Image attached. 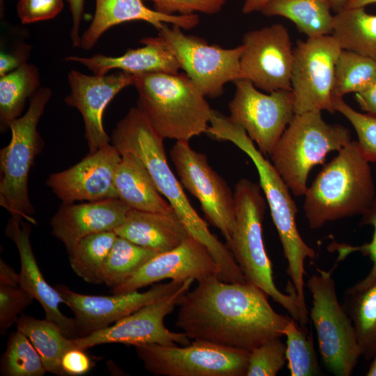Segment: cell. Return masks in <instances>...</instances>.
Here are the masks:
<instances>
[{"label":"cell","instance_id":"cell-17","mask_svg":"<svg viewBox=\"0 0 376 376\" xmlns=\"http://www.w3.org/2000/svg\"><path fill=\"white\" fill-rule=\"evenodd\" d=\"M185 281L156 283L143 292L134 290L109 296L78 293L63 284L56 285L55 288L72 311L80 337L110 326L146 305L172 295Z\"/></svg>","mask_w":376,"mask_h":376},{"label":"cell","instance_id":"cell-7","mask_svg":"<svg viewBox=\"0 0 376 376\" xmlns=\"http://www.w3.org/2000/svg\"><path fill=\"white\" fill-rule=\"evenodd\" d=\"M352 141L347 128L327 123L320 111H308L295 114L269 156L290 191L301 196L313 168L324 164L329 152H338Z\"/></svg>","mask_w":376,"mask_h":376},{"label":"cell","instance_id":"cell-16","mask_svg":"<svg viewBox=\"0 0 376 376\" xmlns=\"http://www.w3.org/2000/svg\"><path fill=\"white\" fill-rule=\"evenodd\" d=\"M240 66L244 79L262 91L291 90L294 53L288 29L274 24L242 37Z\"/></svg>","mask_w":376,"mask_h":376},{"label":"cell","instance_id":"cell-9","mask_svg":"<svg viewBox=\"0 0 376 376\" xmlns=\"http://www.w3.org/2000/svg\"><path fill=\"white\" fill-rule=\"evenodd\" d=\"M307 281L312 296L308 315L316 331L326 367L336 376H350L361 357L353 323L337 297L331 271L316 269Z\"/></svg>","mask_w":376,"mask_h":376},{"label":"cell","instance_id":"cell-34","mask_svg":"<svg viewBox=\"0 0 376 376\" xmlns=\"http://www.w3.org/2000/svg\"><path fill=\"white\" fill-rule=\"evenodd\" d=\"M376 81V61L342 49L336 63L333 97L358 93Z\"/></svg>","mask_w":376,"mask_h":376},{"label":"cell","instance_id":"cell-26","mask_svg":"<svg viewBox=\"0 0 376 376\" xmlns=\"http://www.w3.org/2000/svg\"><path fill=\"white\" fill-rule=\"evenodd\" d=\"M114 183L118 198L132 209L175 213L157 189L143 163L133 153L121 154V159L116 169Z\"/></svg>","mask_w":376,"mask_h":376},{"label":"cell","instance_id":"cell-45","mask_svg":"<svg viewBox=\"0 0 376 376\" xmlns=\"http://www.w3.org/2000/svg\"><path fill=\"white\" fill-rule=\"evenodd\" d=\"M68 2L72 19V26L70 36L72 46L77 48L80 47L81 35L79 29L84 15V0H68Z\"/></svg>","mask_w":376,"mask_h":376},{"label":"cell","instance_id":"cell-8","mask_svg":"<svg viewBox=\"0 0 376 376\" xmlns=\"http://www.w3.org/2000/svg\"><path fill=\"white\" fill-rule=\"evenodd\" d=\"M52 95L47 87H40L29 99L25 113L10 125L11 139L0 150V205L11 216L36 225L35 213L28 191V178L43 141L38 125Z\"/></svg>","mask_w":376,"mask_h":376},{"label":"cell","instance_id":"cell-10","mask_svg":"<svg viewBox=\"0 0 376 376\" xmlns=\"http://www.w3.org/2000/svg\"><path fill=\"white\" fill-rule=\"evenodd\" d=\"M135 346L145 369L160 376H246L249 352L210 342Z\"/></svg>","mask_w":376,"mask_h":376},{"label":"cell","instance_id":"cell-2","mask_svg":"<svg viewBox=\"0 0 376 376\" xmlns=\"http://www.w3.org/2000/svg\"><path fill=\"white\" fill-rule=\"evenodd\" d=\"M164 140L137 107L131 108L118 121L111 136V143L120 155L131 152L141 160L190 237L202 243L211 253L219 268L218 278L228 283L242 281L243 273L231 251L210 232L169 166Z\"/></svg>","mask_w":376,"mask_h":376},{"label":"cell","instance_id":"cell-19","mask_svg":"<svg viewBox=\"0 0 376 376\" xmlns=\"http://www.w3.org/2000/svg\"><path fill=\"white\" fill-rule=\"evenodd\" d=\"M134 81V75L123 71L103 75H88L75 70L68 73L70 91L64 102L82 116L88 153L111 143L103 125L104 111L111 100Z\"/></svg>","mask_w":376,"mask_h":376},{"label":"cell","instance_id":"cell-44","mask_svg":"<svg viewBox=\"0 0 376 376\" xmlns=\"http://www.w3.org/2000/svg\"><path fill=\"white\" fill-rule=\"evenodd\" d=\"M31 52V46L19 45L10 52L0 54V77L8 74L27 63Z\"/></svg>","mask_w":376,"mask_h":376},{"label":"cell","instance_id":"cell-39","mask_svg":"<svg viewBox=\"0 0 376 376\" xmlns=\"http://www.w3.org/2000/svg\"><path fill=\"white\" fill-rule=\"evenodd\" d=\"M361 225H370L374 228L372 240L369 243L360 246H352L344 244L334 243L330 249L338 253V261L343 260L348 255L360 252L363 256H368L372 262V267L366 277L348 288L347 292H354L363 290L376 281V198L370 207L362 214Z\"/></svg>","mask_w":376,"mask_h":376},{"label":"cell","instance_id":"cell-20","mask_svg":"<svg viewBox=\"0 0 376 376\" xmlns=\"http://www.w3.org/2000/svg\"><path fill=\"white\" fill-rule=\"evenodd\" d=\"M218 274V266L206 246L189 237L176 248L154 256L111 292H130L165 279L200 281Z\"/></svg>","mask_w":376,"mask_h":376},{"label":"cell","instance_id":"cell-48","mask_svg":"<svg viewBox=\"0 0 376 376\" xmlns=\"http://www.w3.org/2000/svg\"><path fill=\"white\" fill-rule=\"evenodd\" d=\"M272 0H245L242 6V13L250 14L260 11Z\"/></svg>","mask_w":376,"mask_h":376},{"label":"cell","instance_id":"cell-43","mask_svg":"<svg viewBox=\"0 0 376 376\" xmlns=\"http://www.w3.org/2000/svg\"><path fill=\"white\" fill-rule=\"evenodd\" d=\"M93 362L84 350L73 348L68 350L61 359L63 375L80 376L87 374L93 368Z\"/></svg>","mask_w":376,"mask_h":376},{"label":"cell","instance_id":"cell-35","mask_svg":"<svg viewBox=\"0 0 376 376\" xmlns=\"http://www.w3.org/2000/svg\"><path fill=\"white\" fill-rule=\"evenodd\" d=\"M286 336L285 355L290 376H313L320 367L314 349L312 334L300 328L292 318L283 330Z\"/></svg>","mask_w":376,"mask_h":376},{"label":"cell","instance_id":"cell-30","mask_svg":"<svg viewBox=\"0 0 376 376\" xmlns=\"http://www.w3.org/2000/svg\"><path fill=\"white\" fill-rule=\"evenodd\" d=\"M38 67L26 63L0 77V127L4 132L21 116L28 99L40 88Z\"/></svg>","mask_w":376,"mask_h":376},{"label":"cell","instance_id":"cell-22","mask_svg":"<svg viewBox=\"0 0 376 376\" xmlns=\"http://www.w3.org/2000/svg\"><path fill=\"white\" fill-rule=\"evenodd\" d=\"M131 209L118 198L62 203L51 219V232L68 253L86 236L114 230L125 221Z\"/></svg>","mask_w":376,"mask_h":376},{"label":"cell","instance_id":"cell-14","mask_svg":"<svg viewBox=\"0 0 376 376\" xmlns=\"http://www.w3.org/2000/svg\"><path fill=\"white\" fill-rule=\"evenodd\" d=\"M170 155L181 185L198 199L207 220L228 243L235 223L234 192L189 141H176Z\"/></svg>","mask_w":376,"mask_h":376},{"label":"cell","instance_id":"cell-49","mask_svg":"<svg viewBox=\"0 0 376 376\" xmlns=\"http://www.w3.org/2000/svg\"><path fill=\"white\" fill-rule=\"evenodd\" d=\"M372 3H376V0H347L344 8H365Z\"/></svg>","mask_w":376,"mask_h":376},{"label":"cell","instance_id":"cell-21","mask_svg":"<svg viewBox=\"0 0 376 376\" xmlns=\"http://www.w3.org/2000/svg\"><path fill=\"white\" fill-rule=\"evenodd\" d=\"M31 223L11 216L5 234L16 245L20 258L19 285L42 306L46 319L56 324L69 338L78 337L75 318L65 315L59 308L65 299L45 279L38 265L31 244Z\"/></svg>","mask_w":376,"mask_h":376},{"label":"cell","instance_id":"cell-37","mask_svg":"<svg viewBox=\"0 0 376 376\" xmlns=\"http://www.w3.org/2000/svg\"><path fill=\"white\" fill-rule=\"evenodd\" d=\"M335 111L340 113L351 123L357 137L359 149L369 162H376V116L362 113L348 105L343 97H333Z\"/></svg>","mask_w":376,"mask_h":376},{"label":"cell","instance_id":"cell-6","mask_svg":"<svg viewBox=\"0 0 376 376\" xmlns=\"http://www.w3.org/2000/svg\"><path fill=\"white\" fill-rule=\"evenodd\" d=\"M260 185L240 179L235 185V223L227 246L246 282L263 290L297 322L300 311L295 295L281 292L274 281L272 265L263 242V220L267 201Z\"/></svg>","mask_w":376,"mask_h":376},{"label":"cell","instance_id":"cell-29","mask_svg":"<svg viewBox=\"0 0 376 376\" xmlns=\"http://www.w3.org/2000/svg\"><path fill=\"white\" fill-rule=\"evenodd\" d=\"M17 330L26 336L42 358L47 372L63 375L61 359L68 350L76 347L72 338L47 319L39 320L22 314L17 322Z\"/></svg>","mask_w":376,"mask_h":376},{"label":"cell","instance_id":"cell-47","mask_svg":"<svg viewBox=\"0 0 376 376\" xmlns=\"http://www.w3.org/2000/svg\"><path fill=\"white\" fill-rule=\"evenodd\" d=\"M0 284L19 285V274H17L10 266L1 258L0 260Z\"/></svg>","mask_w":376,"mask_h":376},{"label":"cell","instance_id":"cell-25","mask_svg":"<svg viewBox=\"0 0 376 376\" xmlns=\"http://www.w3.org/2000/svg\"><path fill=\"white\" fill-rule=\"evenodd\" d=\"M114 231L118 236L159 253L176 248L190 237L175 213L134 209Z\"/></svg>","mask_w":376,"mask_h":376},{"label":"cell","instance_id":"cell-13","mask_svg":"<svg viewBox=\"0 0 376 376\" xmlns=\"http://www.w3.org/2000/svg\"><path fill=\"white\" fill-rule=\"evenodd\" d=\"M233 83L228 117L244 129L265 156L269 155L295 116L292 90L264 93L248 79Z\"/></svg>","mask_w":376,"mask_h":376},{"label":"cell","instance_id":"cell-51","mask_svg":"<svg viewBox=\"0 0 376 376\" xmlns=\"http://www.w3.org/2000/svg\"><path fill=\"white\" fill-rule=\"evenodd\" d=\"M372 363L370 365V367L366 372L367 376H376V354L372 359Z\"/></svg>","mask_w":376,"mask_h":376},{"label":"cell","instance_id":"cell-1","mask_svg":"<svg viewBox=\"0 0 376 376\" xmlns=\"http://www.w3.org/2000/svg\"><path fill=\"white\" fill-rule=\"evenodd\" d=\"M268 295L245 283H228L213 276L198 281L178 304L175 326L193 340L250 352L283 336L291 316L275 311Z\"/></svg>","mask_w":376,"mask_h":376},{"label":"cell","instance_id":"cell-5","mask_svg":"<svg viewBox=\"0 0 376 376\" xmlns=\"http://www.w3.org/2000/svg\"><path fill=\"white\" fill-rule=\"evenodd\" d=\"M137 107L164 139L189 141L205 133L212 109L185 73L134 75Z\"/></svg>","mask_w":376,"mask_h":376},{"label":"cell","instance_id":"cell-12","mask_svg":"<svg viewBox=\"0 0 376 376\" xmlns=\"http://www.w3.org/2000/svg\"><path fill=\"white\" fill-rule=\"evenodd\" d=\"M341 51L332 35L297 41L291 77L295 114L335 112L332 102L335 66Z\"/></svg>","mask_w":376,"mask_h":376},{"label":"cell","instance_id":"cell-23","mask_svg":"<svg viewBox=\"0 0 376 376\" xmlns=\"http://www.w3.org/2000/svg\"><path fill=\"white\" fill-rule=\"evenodd\" d=\"M143 0H95V10L89 26L81 35L80 47L93 48L100 37L110 28L124 22L143 21L157 30L165 24L189 30L198 25V15H167L148 8Z\"/></svg>","mask_w":376,"mask_h":376},{"label":"cell","instance_id":"cell-11","mask_svg":"<svg viewBox=\"0 0 376 376\" xmlns=\"http://www.w3.org/2000/svg\"><path fill=\"white\" fill-rule=\"evenodd\" d=\"M168 24L157 30L159 39L205 97L217 98L222 95L226 84L244 79L240 66L242 45L229 49L209 45L203 38L185 34L180 27Z\"/></svg>","mask_w":376,"mask_h":376},{"label":"cell","instance_id":"cell-15","mask_svg":"<svg viewBox=\"0 0 376 376\" xmlns=\"http://www.w3.org/2000/svg\"><path fill=\"white\" fill-rule=\"evenodd\" d=\"M194 281L187 279L172 295L146 305L110 326L87 336L72 338L76 347L86 350L107 343H122L134 347L152 343L163 345L189 344L190 339L183 332L169 330L164 326V320L178 306Z\"/></svg>","mask_w":376,"mask_h":376},{"label":"cell","instance_id":"cell-36","mask_svg":"<svg viewBox=\"0 0 376 376\" xmlns=\"http://www.w3.org/2000/svg\"><path fill=\"white\" fill-rule=\"evenodd\" d=\"M47 373L41 357L29 338L17 331L8 340L1 361V374L6 376H42Z\"/></svg>","mask_w":376,"mask_h":376},{"label":"cell","instance_id":"cell-33","mask_svg":"<svg viewBox=\"0 0 376 376\" xmlns=\"http://www.w3.org/2000/svg\"><path fill=\"white\" fill-rule=\"evenodd\" d=\"M158 253L118 235L103 267L102 283L111 289L120 285Z\"/></svg>","mask_w":376,"mask_h":376},{"label":"cell","instance_id":"cell-42","mask_svg":"<svg viewBox=\"0 0 376 376\" xmlns=\"http://www.w3.org/2000/svg\"><path fill=\"white\" fill-rule=\"evenodd\" d=\"M63 8V0H19L17 12L21 22L27 24L53 19Z\"/></svg>","mask_w":376,"mask_h":376},{"label":"cell","instance_id":"cell-50","mask_svg":"<svg viewBox=\"0 0 376 376\" xmlns=\"http://www.w3.org/2000/svg\"><path fill=\"white\" fill-rule=\"evenodd\" d=\"M347 0H329L331 8L336 12L343 10Z\"/></svg>","mask_w":376,"mask_h":376},{"label":"cell","instance_id":"cell-38","mask_svg":"<svg viewBox=\"0 0 376 376\" xmlns=\"http://www.w3.org/2000/svg\"><path fill=\"white\" fill-rule=\"evenodd\" d=\"M286 345L275 338L249 352L246 376H275L287 361Z\"/></svg>","mask_w":376,"mask_h":376},{"label":"cell","instance_id":"cell-46","mask_svg":"<svg viewBox=\"0 0 376 376\" xmlns=\"http://www.w3.org/2000/svg\"><path fill=\"white\" fill-rule=\"evenodd\" d=\"M354 94L355 100L360 109L376 116V81L367 88Z\"/></svg>","mask_w":376,"mask_h":376},{"label":"cell","instance_id":"cell-32","mask_svg":"<svg viewBox=\"0 0 376 376\" xmlns=\"http://www.w3.org/2000/svg\"><path fill=\"white\" fill-rule=\"evenodd\" d=\"M344 303L355 329L361 356L370 360L376 354V281L363 290L346 292Z\"/></svg>","mask_w":376,"mask_h":376},{"label":"cell","instance_id":"cell-28","mask_svg":"<svg viewBox=\"0 0 376 376\" xmlns=\"http://www.w3.org/2000/svg\"><path fill=\"white\" fill-rule=\"evenodd\" d=\"M331 35L342 49L376 61V15L364 8H343L334 16Z\"/></svg>","mask_w":376,"mask_h":376},{"label":"cell","instance_id":"cell-18","mask_svg":"<svg viewBox=\"0 0 376 376\" xmlns=\"http://www.w3.org/2000/svg\"><path fill=\"white\" fill-rule=\"evenodd\" d=\"M120 159L121 155L109 143L69 169L52 173L46 185L62 203L118 198L114 176Z\"/></svg>","mask_w":376,"mask_h":376},{"label":"cell","instance_id":"cell-3","mask_svg":"<svg viewBox=\"0 0 376 376\" xmlns=\"http://www.w3.org/2000/svg\"><path fill=\"white\" fill-rule=\"evenodd\" d=\"M217 140L228 141L243 151L254 164L288 263L287 274L293 288L300 315H308L304 293V263L315 257V251L302 239L297 229V207L290 189L271 162L258 150L240 125L228 116L212 109L205 132Z\"/></svg>","mask_w":376,"mask_h":376},{"label":"cell","instance_id":"cell-31","mask_svg":"<svg viewBox=\"0 0 376 376\" xmlns=\"http://www.w3.org/2000/svg\"><path fill=\"white\" fill-rule=\"evenodd\" d=\"M117 237L114 230H107L81 239L68 253L74 272L87 283H102L103 267Z\"/></svg>","mask_w":376,"mask_h":376},{"label":"cell","instance_id":"cell-24","mask_svg":"<svg viewBox=\"0 0 376 376\" xmlns=\"http://www.w3.org/2000/svg\"><path fill=\"white\" fill-rule=\"evenodd\" d=\"M143 47L128 49L120 56L97 54L91 57L70 56L65 61L86 67L94 75H106L118 69L133 75L152 72L178 73L180 65L171 50L156 37L143 38Z\"/></svg>","mask_w":376,"mask_h":376},{"label":"cell","instance_id":"cell-27","mask_svg":"<svg viewBox=\"0 0 376 376\" xmlns=\"http://www.w3.org/2000/svg\"><path fill=\"white\" fill-rule=\"evenodd\" d=\"M331 9L329 0H272L260 12L267 17H285L313 38L331 34L334 15Z\"/></svg>","mask_w":376,"mask_h":376},{"label":"cell","instance_id":"cell-4","mask_svg":"<svg viewBox=\"0 0 376 376\" xmlns=\"http://www.w3.org/2000/svg\"><path fill=\"white\" fill-rule=\"evenodd\" d=\"M309 227L362 215L376 198L371 169L357 141H352L318 174L304 194Z\"/></svg>","mask_w":376,"mask_h":376},{"label":"cell","instance_id":"cell-40","mask_svg":"<svg viewBox=\"0 0 376 376\" xmlns=\"http://www.w3.org/2000/svg\"><path fill=\"white\" fill-rule=\"evenodd\" d=\"M35 299L19 285L0 284V333L4 336Z\"/></svg>","mask_w":376,"mask_h":376},{"label":"cell","instance_id":"cell-41","mask_svg":"<svg viewBox=\"0 0 376 376\" xmlns=\"http://www.w3.org/2000/svg\"><path fill=\"white\" fill-rule=\"evenodd\" d=\"M153 3L154 10L167 15H190L198 13L214 15L219 13L227 0H143Z\"/></svg>","mask_w":376,"mask_h":376}]
</instances>
